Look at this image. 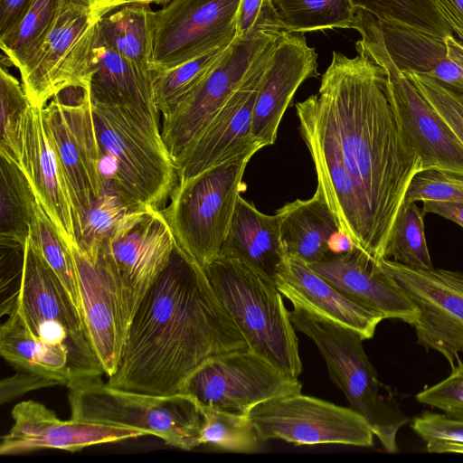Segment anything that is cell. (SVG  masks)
Masks as SVG:
<instances>
[{
    "label": "cell",
    "mask_w": 463,
    "mask_h": 463,
    "mask_svg": "<svg viewBox=\"0 0 463 463\" xmlns=\"http://www.w3.org/2000/svg\"><path fill=\"white\" fill-rule=\"evenodd\" d=\"M302 383L251 349L207 360L182 383L178 392L198 404L233 413L248 414L267 400L301 392Z\"/></svg>",
    "instance_id": "4fadbf2b"
},
{
    "label": "cell",
    "mask_w": 463,
    "mask_h": 463,
    "mask_svg": "<svg viewBox=\"0 0 463 463\" xmlns=\"http://www.w3.org/2000/svg\"><path fill=\"white\" fill-rule=\"evenodd\" d=\"M378 20L400 23L422 32L446 37L453 31L438 10L433 0H352Z\"/></svg>",
    "instance_id": "8d00e7d4"
},
{
    "label": "cell",
    "mask_w": 463,
    "mask_h": 463,
    "mask_svg": "<svg viewBox=\"0 0 463 463\" xmlns=\"http://www.w3.org/2000/svg\"><path fill=\"white\" fill-rule=\"evenodd\" d=\"M0 328V353L11 364L67 384L71 380L68 353L37 337L14 309Z\"/></svg>",
    "instance_id": "4dcf8cb0"
},
{
    "label": "cell",
    "mask_w": 463,
    "mask_h": 463,
    "mask_svg": "<svg viewBox=\"0 0 463 463\" xmlns=\"http://www.w3.org/2000/svg\"><path fill=\"white\" fill-rule=\"evenodd\" d=\"M61 384L60 382L31 372L22 371L0 383V402H10L28 392Z\"/></svg>",
    "instance_id": "bcb514c9"
},
{
    "label": "cell",
    "mask_w": 463,
    "mask_h": 463,
    "mask_svg": "<svg viewBox=\"0 0 463 463\" xmlns=\"http://www.w3.org/2000/svg\"><path fill=\"white\" fill-rule=\"evenodd\" d=\"M61 0H32L18 24L0 37L6 63L18 70L43 41L56 16Z\"/></svg>",
    "instance_id": "e575fe53"
},
{
    "label": "cell",
    "mask_w": 463,
    "mask_h": 463,
    "mask_svg": "<svg viewBox=\"0 0 463 463\" xmlns=\"http://www.w3.org/2000/svg\"><path fill=\"white\" fill-rule=\"evenodd\" d=\"M449 58L463 70V43L453 35L444 37Z\"/></svg>",
    "instance_id": "f907efd6"
},
{
    "label": "cell",
    "mask_w": 463,
    "mask_h": 463,
    "mask_svg": "<svg viewBox=\"0 0 463 463\" xmlns=\"http://www.w3.org/2000/svg\"><path fill=\"white\" fill-rule=\"evenodd\" d=\"M248 153L179 180L160 210L177 245L203 268L221 255L242 190Z\"/></svg>",
    "instance_id": "52a82bcc"
},
{
    "label": "cell",
    "mask_w": 463,
    "mask_h": 463,
    "mask_svg": "<svg viewBox=\"0 0 463 463\" xmlns=\"http://www.w3.org/2000/svg\"><path fill=\"white\" fill-rule=\"evenodd\" d=\"M376 20L385 49L400 71L428 74L463 90V70L449 58L444 38L400 23Z\"/></svg>",
    "instance_id": "83f0119b"
},
{
    "label": "cell",
    "mask_w": 463,
    "mask_h": 463,
    "mask_svg": "<svg viewBox=\"0 0 463 463\" xmlns=\"http://www.w3.org/2000/svg\"><path fill=\"white\" fill-rule=\"evenodd\" d=\"M66 386L71 419L144 430L184 450L202 445L203 415L191 395L120 390L100 376L73 379Z\"/></svg>",
    "instance_id": "8992f818"
},
{
    "label": "cell",
    "mask_w": 463,
    "mask_h": 463,
    "mask_svg": "<svg viewBox=\"0 0 463 463\" xmlns=\"http://www.w3.org/2000/svg\"><path fill=\"white\" fill-rule=\"evenodd\" d=\"M286 254L279 215L260 212L240 195L220 256L236 259L275 282Z\"/></svg>",
    "instance_id": "d4e9b609"
},
{
    "label": "cell",
    "mask_w": 463,
    "mask_h": 463,
    "mask_svg": "<svg viewBox=\"0 0 463 463\" xmlns=\"http://www.w3.org/2000/svg\"><path fill=\"white\" fill-rule=\"evenodd\" d=\"M435 109L463 144V90L433 76L401 71Z\"/></svg>",
    "instance_id": "60d3db41"
},
{
    "label": "cell",
    "mask_w": 463,
    "mask_h": 463,
    "mask_svg": "<svg viewBox=\"0 0 463 463\" xmlns=\"http://www.w3.org/2000/svg\"><path fill=\"white\" fill-rule=\"evenodd\" d=\"M277 38L263 50L241 85L176 157L178 181L263 148L252 137L251 123L261 78Z\"/></svg>",
    "instance_id": "ac0fdd59"
},
{
    "label": "cell",
    "mask_w": 463,
    "mask_h": 463,
    "mask_svg": "<svg viewBox=\"0 0 463 463\" xmlns=\"http://www.w3.org/2000/svg\"><path fill=\"white\" fill-rule=\"evenodd\" d=\"M425 213L414 202H402L390 232L383 259L413 269H432L425 232Z\"/></svg>",
    "instance_id": "836d02e7"
},
{
    "label": "cell",
    "mask_w": 463,
    "mask_h": 463,
    "mask_svg": "<svg viewBox=\"0 0 463 463\" xmlns=\"http://www.w3.org/2000/svg\"><path fill=\"white\" fill-rule=\"evenodd\" d=\"M91 101L100 148L114 165L109 179L135 201L161 210L178 174L160 122L134 109Z\"/></svg>",
    "instance_id": "3957f363"
},
{
    "label": "cell",
    "mask_w": 463,
    "mask_h": 463,
    "mask_svg": "<svg viewBox=\"0 0 463 463\" xmlns=\"http://www.w3.org/2000/svg\"><path fill=\"white\" fill-rule=\"evenodd\" d=\"M67 246L75 265L85 323L104 373L110 377L124 345L112 274L102 249L89 256L78 243Z\"/></svg>",
    "instance_id": "7402d4cb"
},
{
    "label": "cell",
    "mask_w": 463,
    "mask_h": 463,
    "mask_svg": "<svg viewBox=\"0 0 463 463\" xmlns=\"http://www.w3.org/2000/svg\"><path fill=\"white\" fill-rule=\"evenodd\" d=\"M281 32L264 71L256 98L251 134L262 147L275 143L280 121L298 87L317 77V54L305 36Z\"/></svg>",
    "instance_id": "44dd1931"
},
{
    "label": "cell",
    "mask_w": 463,
    "mask_h": 463,
    "mask_svg": "<svg viewBox=\"0 0 463 463\" xmlns=\"http://www.w3.org/2000/svg\"><path fill=\"white\" fill-rule=\"evenodd\" d=\"M296 329L317 345L331 381L345 395L349 407L368 422L373 435L389 453H397L396 436L409 421L391 391L382 383L366 355L362 337L354 331L294 307L289 312Z\"/></svg>",
    "instance_id": "5b68a950"
},
{
    "label": "cell",
    "mask_w": 463,
    "mask_h": 463,
    "mask_svg": "<svg viewBox=\"0 0 463 463\" xmlns=\"http://www.w3.org/2000/svg\"><path fill=\"white\" fill-rule=\"evenodd\" d=\"M423 201L463 203V175L435 167L419 171L411 178L403 202Z\"/></svg>",
    "instance_id": "b9f144b4"
},
{
    "label": "cell",
    "mask_w": 463,
    "mask_h": 463,
    "mask_svg": "<svg viewBox=\"0 0 463 463\" xmlns=\"http://www.w3.org/2000/svg\"><path fill=\"white\" fill-rule=\"evenodd\" d=\"M203 269L250 349L286 375L298 378L302 373L298 341L275 282L240 260L224 256Z\"/></svg>",
    "instance_id": "277c9868"
},
{
    "label": "cell",
    "mask_w": 463,
    "mask_h": 463,
    "mask_svg": "<svg viewBox=\"0 0 463 463\" xmlns=\"http://www.w3.org/2000/svg\"><path fill=\"white\" fill-rule=\"evenodd\" d=\"M15 309L37 337L68 353L71 380L105 373L83 315L30 234Z\"/></svg>",
    "instance_id": "ba28073f"
},
{
    "label": "cell",
    "mask_w": 463,
    "mask_h": 463,
    "mask_svg": "<svg viewBox=\"0 0 463 463\" xmlns=\"http://www.w3.org/2000/svg\"><path fill=\"white\" fill-rule=\"evenodd\" d=\"M103 14L90 0H61L43 41L18 70L33 106L44 107L71 87H89Z\"/></svg>",
    "instance_id": "9c48e42d"
},
{
    "label": "cell",
    "mask_w": 463,
    "mask_h": 463,
    "mask_svg": "<svg viewBox=\"0 0 463 463\" xmlns=\"http://www.w3.org/2000/svg\"><path fill=\"white\" fill-rule=\"evenodd\" d=\"M203 422L201 444L231 452L255 451L260 441L248 414L233 413L199 404Z\"/></svg>",
    "instance_id": "f35d334b"
},
{
    "label": "cell",
    "mask_w": 463,
    "mask_h": 463,
    "mask_svg": "<svg viewBox=\"0 0 463 463\" xmlns=\"http://www.w3.org/2000/svg\"><path fill=\"white\" fill-rule=\"evenodd\" d=\"M229 45L213 50L175 68L155 72V99L162 116L199 85L218 63Z\"/></svg>",
    "instance_id": "d590c367"
},
{
    "label": "cell",
    "mask_w": 463,
    "mask_h": 463,
    "mask_svg": "<svg viewBox=\"0 0 463 463\" xmlns=\"http://www.w3.org/2000/svg\"><path fill=\"white\" fill-rule=\"evenodd\" d=\"M151 210L155 209L130 198L109 179L76 232L77 243L89 256H94L102 246L133 228Z\"/></svg>",
    "instance_id": "f1b7e54d"
},
{
    "label": "cell",
    "mask_w": 463,
    "mask_h": 463,
    "mask_svg": "<svg viewBox=\"0 0 463 463\" xmlns=\"http://www.w3.org/2000/svg\"><path fill=\"white\" fill-rule=\"evenodd\" d=\"M30 236L82 314L72 255L38 200L34 205Z\"/></svg>",
    "instance_id": "ab89813d"
},
{
    "label": "cell",
    "mask_w": 463,
    "mask_h": 463,
    "mask_svg": "<svg viewBox=\"0 0 463 463\" xmlns=\"http://www.w3.org/2000/svg\"><path fill=\"white\" fill-rule=\"evenodd\" d=\"M14 424L2 437V456L55 449L71 452L105 443L149 436L144 430L70 419H59L53 411L35 401L17 403L12 410Z\"/></svg>",
    "instance_id": "d6986e66"
},
{
    "label": "cell",
    "mask_w": 463,
    "mask_h": 463,
    "mask_svg": "<svg viewBox=\"0 0 463 463\" xmlns=\"http://www.w3.org/2000/svg\"><path fill=\"white\" fill-rule=\"evenodd\" d=\"M154 73H147L106 44L98 33L90 93L93 101L125 106L159 121Z\"/></svg>",
    "instance_id": "4316f807"
},
{
    "label": "cell",
    "mask_w": 463,
    "mask_h": 463,
    "mask_svg": "<svg viewBox=\"0 0 463 463\" xmlns=\"http://www.w3.org/2000/svg\"><path fill=\"white\" fill-rule=\"evenodd\" d=\"M151 4L132 2L116 6L101 16L99 37L141 71L154 73L155 13Z\"/></svg>",
    "instance_id": "f546056e"
},
{
    "label": "cell",
    "mask_w": 463,
    "mask_h": 463,
    "mask_svg": "<svg viewBox=\"0 0 463 463\" xmlns=\"http://www.w3.org/2000/svg\"><path fill=\"white\" fill-rule=\"evenodd\" d=\"M380 261L419 309L413 324L418 343L439 352L453 368L463 351V272Z\"/></svg>",
    "instance_id": "2e32d148"
},
{
    "label": "cell",
    "mask_w": 463,
    "mask_h": 463,
    "mask_svg": "<svg viewBox=\"0 0 463 463\" xmlns=\"http://www.w3.org/2000/svg\"><path fill=\"white\" fill-rule=\"evenodd\" d=\"M43 115L65 175L77 232L107 181L90 86L63 90L43 107Z\"/></svg>",
    "instance_id": "8fae6325"
},
{
    "label": "cell",
    "mask_w": 463,
    "mask_h": 463,
    "mask_svg": "<svg viewBox=\"0 0 463 463\" xmlns=\"http://www.w3.org/2000/svg\"><path fill=\"white\" fill-rule=\"evenodd\" d=\"M283 32L270 0H241L236 18V37Z\"/></svg>",
    "instance_id": "f6af8a7d"
},
{
    "label": "cell",
    "mask_w": 463,
    "mask_h": 463,
    "mask_svg": "<svg viewBox=\"0 0 463 463\" xmlns=\"http://www.w3.org/2000/svg\"><path fill=\"white\" fill-rule=\"evenodd\" d=\"M43 109L31 104L27 110L23 129L22 170L60 236L71 245L77 243L71 199Z\"/></svg>",
    "instance_id": "603a6c76"
},
{
    "label": "cell",
    "mask_w": 463,
    "mask_h": 463,
    "mask_svg": "<svg viewBox=\"0 0 463 463\" xmlns=\"http://www.w3.org/2000/svg\"><path fill=\"white\" fill-rule=\"evenodd\" d=\"M0 156L14 161L22 169L23 129L31 105L23 84L1 61L0 68Z\"/></svg>",
    "instance_id": "74e56055"
},
{
    "label": "cell",
    "mask_w": 463,
    "mask_h": 463,
    "mask_svg": "<svg viewBox=\"0 0 463 463\" xmlns=\"http://www.w3.org/2000/svg\"><path fill=\"white\" fill-rule=\"evenodd\" d=\"M241 0H170L155 13L153 69L166 71L231 44Z\"/></svg>",
    "instance_id": "5bb4252c"
},
{
    "label": "cell",
    "mask_w": 463,
    "mask_h": 463,
    "mask_svg": "<svg viewBox=\"0 0 463 463\" xmlns=\"http://www.w3.org/2000/svg\"><path fill=\"white\" fill-rule=\"evenodd\" d=\"M37 199L24 171L0 156L1 245L24 248Z\"/></svg>",
    "instance_id": "1f68e13d"
},
{
    "label": "cell",
    "mask_w": 463,
    "mask_h": 463,
    "mask_svg": "<svg viewBox=\"0 0 463 463\" xmlns=\"http://www.w3.org/2000/svg\"><path fill=\"white\" fill-rule=\"evenodd\" d=\"M170 0H157V5H165L169 2Z\"/></svg>",
    "instance_id": "f5cc1de1"
},
{
    "label": "cell",
    "mask_w": 463,
    "mask_h": 463,
    "mask_svg": "<svg viewBox=\"0 0 463 463\" xmlns=\"http://www.w3.org/2000/svg\"><path fill=\"white\" fill-rule=\"evenodd\" d=\"M156 1V5H157V0H155Z\"/></svg>",
    "instance_id": "db71d44e"
},
{
    "label": "cell",
    "mask_w": 463,
    "mask_h": 463,
    "mask_svg": "<svg viewBox=\"0 0 463 463\" xmlns=\"http://www.w3.org/2000/svg\"><path fill=\"white\" fill-rule=\"evenodd\" d=\"M295 108L317 188L342 234L383 259L407 187L422 169L400 124L386 71L364 53L333 52L317 94Z\"/></svg>",
    "instance_id": "6da1fadb"
},
{
    "label": "cell",
    "mask_w": 463,
    "mask_h": 463,
    "mask_svg": "<svg viewBox=\"0 0 463 463\" xmlns=\"http://www.w3.org/2000/svg\"><path fill=\"white\" fill-rule=\"evenodd\" d=\"M175 243L160 210H151L121 237L102 246L114 280L124 342L140 302L167 266Z\"/></svg>",
    "instance_id": "e0dca14e"
},
{
    "label": "cell",
    "mask_w": 463,
    "mask_h": 463,
    "mask_svg": "<svg viewBox=\"0 0 463 463\" xmlns=\"http://www.w3.org/2000/svg\"><path fill=\"white\" fill-rule=\"evenodd\" d=\"M288 33L350 29L355 8L352 0H270Z\"/></svg>",
    "instance_id": "d6a6232c"
},
{
    "label": "cell",
    "mask_w": 463,
    "mask_h": 463,
    "mask_svg": "<svg viewBox=\"0 0 463 463\" xmlns=\"http://www.w3.org/2000/svg\"><path fill=\"white\" fill-rule=\"evenodd\" d=\"M275 284L293 307H301L356 332L363 340L373 336L383 317L347 298L302 260L286 254Z\"/></svg>",
    "instance_id": "cb8c5ba5"
},
{
    "label": "cell",
    "mask_w": 463,
    "mask_h": 463,
    "mask_svg": "<svg viewBox=\"0 0 463 463\" xmlns=\"http://www.w3.org/2000/svg\"><path fill=\"white\" fill-rule=\"evenodd\" d=\"M248 415L261 442L282 439L295 445H373L374 435L360 413L301 392L262 402Z\"/></svg>",
    "instance_id": "7c38bea8"
},
{
    "label": "cell",
    "mask_w": 463,
    "mask_h": 463,
    "mask_svg": "<svg viewBox=\"0 0 463 463\" xmlns=\"http://www.w3.org/2000/svg\"><path fill=\"white\" fill-rule=\"evenodd\" d=\"M411 428L429 452L463 454V420L444 413L424 412L413 420Z\"/></svg>",
    "instance_id": "7bdbcfd3"
},
{
    "label": "cell",
    "mask_w": 463,
    "mask_h": 463,
    "mask_svg": "<svg viewBox=\"0 0 463 463\" xmlns=\"http://www.w3.org/2000/svg\"><path fill=\"white\" fill-rule=\"evenodd\" d=\"M380 260L354 245L308 265L350 300L383 319H399L413 326L419 317L418 307Z\"/></svg>",
    "instance_id": "ffe728a7"
},
{
    "label": "cell",
    "mask_w": 463,
    "mask_h": 463,
    "mask_svg": "<svg viewBox=\"0 0 463 463\" xmlns=\"http://www.w3.org/2000/svg\"><path fill=\"white\" fill-rule=\"evenodd\" d=\"M416 399L451 419L463 420V362L458 361L447 378L419 392Z\"/></svg>",
    "instance_id": "ee69618b"
},
{
    "label": "cell",
    "mask_w": 463,
    "mask_h": 463,
    "mask_svg": "<svg viewBox=\"0 0 463 463\" xmlns=\"http://www.w3.org/2000/svg\"><path fill=\"white\" fill-rule=\"evenodd\" d=\"M249 348L203 268L175 243L167 266L133 317L117 369L107 383L173 395L207 360Z\"/></svg>",
    "instance_id": "7a4b0ae2"
},
{
    "label": "cell",
    "mask_w": 463,
    "mask_h": 463,
    "mask_svg": "<svg viewBox=\"0 0 463 463\" xmlns=\"http://www.w3.org/2000/svg\"><path fill=\"white\" fill-rule=\"evenodd\" d=\"M96 9L105 14L109 10L115 8L118 5L132 3V2H141V3H148V4H156L155 0H90Z\"/></svg>",
    "instance_id": "816d5d0a"
},
{
    "label": "cell",
    "mask_w": 463,
    "mask_h": 463,
    "mask_svg": "<svg viewBox=\"0 0 463 463\" xmlns=\"http://www.w3.org/2000/svg\"><path fill=\"white\" fill-rule=\"evenodd\" d=\"M352 28L361 36L355 43L357 52L366 54L386 71L391 99L405 137L421 159L422 169L435 167L463 175V144L392 61L376 18L355 9Z\"/></svg>",
    "instance_id": "30bf717a"
},
{
    "label": "cell",
    "mask_w": 463,
    "mask_h": 463,
    "mask_svg": "<svg viewBox=\"0 0 463 463\" xmlns=\"http://www.w3.org/2000/svg\"><path fill=\"white\" fill-rule=\"evenodd\" d=\"M422 204L425 213L439 215L463 227V203L423 201Z\"/></svg>",
    "instance_id": "681fc988"
},
{
    "label": "cell",
    "mask_w": 463,
    "mask_h": 463,
    "mask_svg": "<svg viewBox=\"0 0 463 463\" xmlns=\"http://www.w3.org/2000/svg\"><path fill=\"white\" fill-rule=\"evenodd\" d=\"M32 0H0V37L20 21Z\"/></svg>",
    "instance_id": "7dc6e473"
},
{
    "label": "cell",
    "mask_w": 463,
    "mask_h": 463,
    "mask_svg": "<svg viewBox=\"0 0 463 463\" xmlns=\"http://www.w3.org/2000/svg\"><path fill=\"white\" fill-rule=\"evenodd\" d=\"M276 213L279 217L280 234L287 254L309 265L334 253L335 241L344 236L318 188L311 198L288 203Z\"/></svg>",
    "instance_id": "484cf974"
},
{
    "label": "cell",
    "mask_w": 463,
    "mask_h": 463,
    "mask_svg": "<svg viewBox=\"0 0 463 463\" xmlns=\"http://www.w3.org/2000/svg\"><path fill=\"white\" fill-rule=\"evenodd\" d=\"M450 28L463 42V0H433Z\"/></svg>",
    "instance_id": "c3c4849f"
},
{
    "label": "cell",
    "mask_w": 463,
    "mask_h": 463,
    "mask_svg": "<svg viewBox=\"0 0 463 463\" xmlns=\"http://www.w3.org/2000/svg\"><path fill=\"white\" fill-rule=\"evenodd\" d=\"M279 33L235 37L199 85L162 116L161 136L175 160L241 85L258 57Z\"/></svg>",
    "instance_id": "9a60e30c"
}]
</instances>
